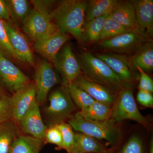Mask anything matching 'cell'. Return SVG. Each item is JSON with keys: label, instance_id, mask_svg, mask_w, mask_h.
<instances>
[{"label": "cell", "instance_id": "obj_16", "mask_svg": "<svg viewBox=\"0 0 153 153\" xmlns=\"http://www.w3.org/2000/svg\"><path fill=\"white\" fill-rule=\"evenodd\" d=\"M90 95L95 101L112 107L116 97V92L99 83L85 78L82 74L73 82Z\"/></svg>", "mask_w": 153, "mask_h": 153}, {"label": "cell", "instance_id": "obj_32", "mask_svg": "<svg viewBox=\"0 0 153 153\" xmlns=\"http://www.w3.org/2000/svg\"><path fill=\"white\" fill-rule=\"evenodd\" d=\"M12 119L11 97L7 95L0 100V124Z\"/></svg>", "mask_w": 153, "mask_h": 153}, {"label": "cell", "instance_id": "obj_19", "mask_svg": "<svg viewBox=\"0 0 153 153\" xmlns=\"http://www.w3.org/2000/svg\"><path fill=\"white\" fill-rule=\"evenodd\" d=\"M129 62L132 69L139 67L145 72H151L153 69V42L149 40L137 49L131 57Z\"/></svg>", "mask_w": 153, "mask_h": 153}, {"label": "cell", "instance_id": "obj_35", "mask_svg": "<svg viewBox=\"0 0 153 153\" xmlns=\"http://www.w3.org/2000/svg\"><path fill=\"white\" fill-rule=\"evenodd\" d=\"M136 69L140 74L139 90L146 91L152 93L153 92V81L150 76L143 70L139 67Z\"/></svg>", "mask_w": 153, "mask_h": 153}, {"label": "cell", "instance_id": "obj_40", "mask_svg": "<svg viewBox=\"0 0 153 153\" xmlns=\"http://www.w3.org/2000/svg\"></svg>", "mask_w": 153, "mask_h": 153}, {"label": "cell", "instance_id": "obj_6", "mask_svg": "<svg viewBox=\"0 0 153 153\" xmlns=\"http://www.w3.org/2000/svg\"><path fill=\"white\" fill-rule=\"evenodd\" d=\"M146 31L138 29L99 42V46L106 52L127 55L133 54L145 42L149 40Z\"/></svg>", "mask_w": 153, "mask_h": 153}, {"label": "cell", "instance_id": "obj_21", "mask_svg": "<svg viewBox=\"0 0 153 153\" xmlns=\"http://www.w3.org/2000/svg\"><path fill=\"white\" fill-rule=\"evenodd\" d=\"M44 142L25 134H19L13 141L9 153H40Z\"/></svg>", "mask_w": 153, "mask_h": 153}, {"label": "cell", "instance_id": "obj_9", "mask_svg": "<svg viewBox=\"0 0 153 153\" xmlns=\"http://www.w3.org/2000/svg\"><path fill=\"white\" fill-rule=\"evenodd\" d=\"M21 28L34 43L44 36L59 30L49 17L34 8L31 10Z\"/></svg>", "mask_w": 153, "mask_h": 153}, {"label": "cell", "instance_id": "obj_38", "mask_svg": "<svg viewBox=\"0 0 153 153\" xmlns=\"http://www.w3.org/2000/svg\"><path fill=\"white\" fill-rule=\"evenodd\" d=\"M7 95L6 94L2 87L0 85V100H1L5 97Z\"/></svg>", "mask_w": 153, "mask_h": 153}, {"label": "cell", "instance_id": "obj_11", "mask_svg": "<svg viewBox=\"0 0 153 153\" xmlns=\"http://www.w3.org/2000/svg\"><path fill=\"white\" fill-rule=\"evenodd\" d=\"M69 39L68 34L59 30L36 41L33 49L53 65L58 52Z\"/></svg>", "mask_w": 153, "mask_h": 153}, {"label": "cell", "instance_id": "obj_20", "mask_svg": "<svg viewBox=\"0 0 153 153\" xmlns=\"http://www.w3.org/2000/svg\"><path fill=\"white\" fill-rule=\"evenodd\" d=\"M120 1L118 0L87 1L85 24L98 17L109 15L117 6Z\"/></svg>", "mask_w": 153, "mask_h": 153}, {"label": "cell", "instance_id": "obj_25", "mask_svg": "<svg viewBox=\"0 0 153 153\" xmlns=\"http://www.w3.org/2000/svg\"><path fill=\"white\" fill-rule=\"evenodd\" d=\"M86 120L102 121L111 118V108L99 102L95 101L86 109L79 111Z\"/></svg>", "mask_w": 153, "mask_h": 153}, {"label": "cell", "instance_id": "obj_31", "mask_svg": "<svg viewBox=\"0 0 153 153\" xmlns=\"http://www.w3.org/2000/svg\"><path fill=\"white\" fill-rule=\"evenodd\" d=\"M43 141L44 144L51 143L56 145V149L60 150L63 143V139L60 130L55 125L49 126L45 131Z\"/></svg>", "mask_w": 153, "mask_h": 153}, {"label": "cell", "instance_id": "obj_5", "mask_svg": "<svg viewBox=\"0 0 153 153\" xmlns=\"http://www.w3.org/2000/svg\"><path fill=\"white\" fill-rule=\"evenodd\" d=\"M49 105L44 110L50 126L68 121L76 112V107L66 86L57 88L49 95Z\"/></svg>", "mask_w": 153, "mask_h": 153}, {"label": "cell", "instance_id": "obj_26", "mask_svg": "<svg viewBox=\"0 0 153 153\" xmlns=\"http://www.w3.org/2000/svg\"><path fill=\"white\" fill-rule=\"evenodd\" d=\"M74 138L79 153H107L104 147L93 137L78 132L75 133Z\"/></svg>", "mask_w": 153, "mask_h": 153}, {"label": "cell", "instance_id": "obj_28", "mask_svg": "<svg viewBox=\"0 0 153 153\" xmlns=\"http://www.w3.org/2000/svg\"><path fill=\"white\" fill-rule=\"evenodd\" d=\"M62 134L63 143L60 149H65L68 153H79L74 138L75 133L68 123L55 125Z\"/></svg>", "mask_w": 153, "mask_h": 153}, {"label": "cell", "instance_id": "obj_27", "mask_svg": "<svg viewBox=\"0 0 153 153\" xmlns=\"http://www.w3.org/2000/svg\"><path fill=\"white\" fill-rule=\"evenodd\" d=\"M66 86L73 102L80 109V111L86 109L95 101L86 92L73 82L69 83Z\"/></svg>", "mask_w": 153, "mask_h": 153}, {"label": "cell", "instance_id": "obj_17", "mask_svg": "<svg viewBox=\"0 0 153 153\" xmlns=\"http://www.w3.org/2000/svg\"><path fill=\"white\" fill-rule=\"evenodd\" d=\"M140 28L146 31L148 36H152L153 31V0H131Z\"/></svg>", "mask_w": 153, "mask_h": 153}, {"label": "cell", "instance_id": "obj_24", "mask_svg": "<svg viewBox=\"0 0 153 153\" xmlns=\"http://www.w3.org/2000/svg\"><path fill=\"white\" fill-rule=\"evenodd\" d=\"M19 132V127L13 119L0 124V153H9Z\"/></svg>", "mask_w": 153, "mask_h": 153}, {"label": "cell", "instance_id": "obj_3", "mask_svg": "<svg viewBox=\"0 0 153 153\" xmlns=\"http://www.w3.org/2000/svg\"><path fill=\"white\" fill-rule=\"evenodd\" d=\"M72 128L97 140H105L110 144L117 142L120 131L117 123L113 119L102 121L86 120L79 111L76 112L68 121Z\"/></svg>", "mask_w": 153, "mask_h": 153}, {"label": "cell", "instance_id": "obj_1", "mask_svg": "<svg viewBox=\"0 0 153 153\" xmlns=\"http://www.w3.org/2000/svg\"><path fill=\"white\" fill-rule=\"evenodd\" d=\"M87 1L63 0L57 3L49 15L59 30L82 43Z\"/></svg>", "mask_w": 153, "mask_h": 153}, {"label": "cell", "instance_id": "obj_13", "mask_svg": "<svg viewBox=\"0 0 153 153\" xmlns=\"http://www.w3.org/2000/svg\"><path fill=\"white\" fill-rule=\"evenodd\" d=\"M39 106L36 100L20 120L18 126L23 134L43 140L47 127L42 120Z\"/></svg>", "mask_w": 153, "mask_h": 153}, {"label": "cell", "instance_id": "obj_7", "mask_svg": "<svg viewBox=\"0 0 153 153\" xmlns=\"http://www.w3.org/2000/svg\"><path fill=\"white\" fill-rule=\"evenodd\" d=\"M53 65L62 76L63 85L66 86L82 74L79 61L69 44L66 43L60 49Z\"/></svg>", "mask_w": 153, "mask_h": 153}, {"label": "cell", "instance_id": "obj_8", "mask_svg": "<svg viewBox=\"0 0 153 153\" xmlns=\"http://www.w3.org/2000/svg\"><path fill=\"white\" fill-rule=\"evenodd\" d=\"M59 81L58 74L52 63L46 60L38 61L36 66L34 82L36 100L39 105L45 102L49 91Z\"/></svg>", "mask_w": 153, "mask_h": 153}, {"label": "cell", "instance_id": "obj_33", "mask_svg": "<svg viewBox=\"0 0 153 153\" xmlns=\"http://www.w3.org/2000/svg\"><path fill=\"white\" fill-rule=\"evenodd\" d=\"M121 153H143L142 142L138 137L133 136L125 145Z\"/></svg>", "mask_w": 153, "mask_h": 153}, {"label": "cell", "instance_id": "obj_39", "mask_svg": "<svg viewBox=\"0 0 153 153\" xmlns=\"http://www.w3.org/2000/svg\"><path fill=\"white\" fill-rule=\"evenodd\" d=\"M150 153H153V140L151 141L150 147Z\"/></svg>", "mask_w": 153, "mask_h": 153}, {"label": "cell", "instance_id": "obj_14", "mask_svg": "<svg viewBox=\"0 0 153 153\" xmlns=\"http://www.w3.org/2000/svg\"><path fill=\"white\" fill-rule=\"evenodd\" d=\"M11 97L12 119L18 126L20 120L36 100V90L35 82L31 81Z\"/></svg>", "mask_w": 153, "mask_h": 153}, {"label": "cell", "instance_id": "obj_12", "mask_svg": "<svg viewBox=\"0 0 153 153\" xmlns=\"http://www.w3.org/2000/svg\"><path fill=\"white\" fill-rule=\"evenodd\" d=\"M4 25L11 46L22 62L35 66L33 50L27 37L11 21H4Z\"/></svg>", "mask_w": 153, "mask_h": 153}, {"label": "cell", "instance_id": "obj_10", "mask_svg": "<svg viewBox=\"0 0 153 153\" xmlns=\"http://www.w3.org/2000/svg\"><path fill=\"white\" fill-rule=\"evenodd\" d=\"M0 79L13 94L31 82L27 75L1 52Z\"/></svg>", "mask_w": 153, "mask_h": 153}, {"label": "cell", "instance_id": "obj_34", "mask_svg": "<svg viewBox=\"0 0 153 153\" xmlns=\"http://www.w3.org/2000/svg\"><path fill=\"white\" fill-rule=\"evenodd\" d=\"M31 3L33 4L34 7L33 8L46 15L49 18V15L54 9L53 5L56 3V1L34 0L31 1Z\"/></svg>", "mask_w": 153, "mask_h": 153}, {"label": "cell", "instance_id": "obj_30", "mask_svg": "<svg viewBox=\"0 0 153 153\" xmlns=\"http://www.w3.org/2000/svg\"><path fill=\"white\" fill-rule=\"evenodd\" d=\"M0 52L13 63L22 62L11 46L6 32L4 21L1 19H0Z\"/></svg>", "mask_w": 153, "mask_h": 153}, {"label": "cell", "instance_id": "obj_15", "mask_svg": "<svg viewBox=\"0 0 153 153\" xmlns=\"http://www.w3.org/2000/svg\"><path fill=\"white\" fill-rule=\"evenodd\" d=\"M95 55L106 63L123 82L131 83L134 75L127 55L106 52Z\"/></svg>", "mask_w": 153, "mask_h": 153}, {"label": "cell", "instance_id": "obj_23", "mask_svg": "<svg viewBox=\"0 0 153 153\" xmlns=\"http://www.w3.org/2000/svg\"><path fill=\"white\" fill-rule=\"evenodd\" d=\"M109 15L98 17L84 25L82 43H99L105 22Z\"/></svg>", "mask_w": 153, "mask_h": 153}, {"label": "cell", "instance_id": "obj_2", "mask_svg": "<svg viewBox=\"0 0 153 153\" xmlns=\"http://www.w3.org/2000/svg\"><path fill=\"white\" fill-rule=\"evenodd\" d=\"M82 75L86 79L99 83L117 92L124 82L102 60L89 52L78 56Z\"/></svg>", "mask_w": 153, "mask_h": 153}, {"label": "cell", "instance_id": "obj_22", "mask_svg": "<svg viewBox=\"0 0 153 153\" xmlns=\"http://www.w3.org/2000/svg\"><path fill=\"white\" fill-rule=\"evenodd\" d=\"M4 1L8 9L11 22L18 27H22L32 9L30 2L27 0Z\"/></svg>", "mask_w": 153, "mask_h": 153}, {"label": "cell", "instance_id": "obj_37", "mask_svg": "<svg viewBox=\"0 0 153 153\" xmlns=\"http://www.w3.org/2000/svg\"><path fill=\"white\" fill-rule=\"evenodd\" d=\"M0 19L5 22L11 21L8 9L4 0H0Z\"/></svg>", "mask_w": 153, "mask_h": 153}, {"label": "cell", "instance_id": "obj_29", "mask_svg": "<svg viewBox=\"0 0 153 153\" xmlns=\"http://www.w3.org/2000/svg\"><path fill=\"white\" fill-rule=\"evenodd\" d=\"M135 30H136L127 27L115 22L109 17V15L105 22L99 42Z\"/></svg>", "mask_w": 153, "mask_h": 153}, {"label": "cell", "instance_id": "obj_18", "mask_svg": "<svg viewBox=\"0 0 153 153\" xmlns=\"http://www.w3.org/2000/svg\"><path fill=\"white\" fill-rule=\"evenodd\" d=\"M109 17L127 27L134 30L140 29L137 22L134 6L129 1H120Z\"/></svg>", "mask_w": 153, "mask_h": 153}, {"label": "cell", "instance_id": "obj_36", "mask_svg": "<svg viewBox=\"0 0 153 153\" xmlns=\"http://www.w3.org/2000/svg\"><path fill=\"white\" fill-rule=\"evenodd\" d=\"M137 99L138 102L143 106L148 108L153 107L152 93L146 91L139 90Z\"/></svg>", "mask_w": 153, "mask_h": 153}, {"label": "cell", "instance_id": "obj_4", "mask_svg": "<svg viewBox=\"0 0 153 153\" xmlns=\"http://www.w3.org/2000/svg\"><path fill=\"white\" fill-rule=\"evenodd\" d=\"M111 111V118L117 122L130 120L138 123L146 128L149 127V120L141 113L137 106L131 83L124 82L117 92Z\"/></svg>", "mask_w": 153, "mask_h": 153}]
</instances>
